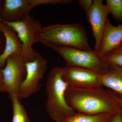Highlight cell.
<instances>
[{
  "instance_id": "obj_12",
  "label": "cell",
  "mask_w": 122,
  "mask_h": 122,
  "mask_svg": "<svg viewBox=\"0 0 122 122\" xmlns=\"http://www.w3.org/2000/svg\"><path fill=\"white\" fill-rule=\"evenodd\" d=\"M122 42V25L115 26L107 20L98 54L102 58L118 46Z\"/></svg>"
},
{
  "instance_id": "obj_11",
  "label": "cell",
  "mask_w": 122,
  "mask_h": 122,
  "mask_svg": "<svg viewBox=\"0 0 122 122\" xmlns=\"http://www.w3.org/2000/svg\"><path fill=\"white\" fill-rule=\"evenodd\" d=\"M0 32L4 35L5 47L3 53L0 56V68L6 65L7 59L12 55L21 56L22 52V44L16 32L11 26L0 20Z\"/></svg>"
},
{
  "instance_id": "obj_10",
  "label": "cell",
  "mask_w": 122,
  "mask_h": 122,
  "mask_svg": "<svg viewBox=\"0 0 122 122\" xmlns=\"http://www.w3.org/2000/svg\"><path fill=\"white\" fill-rule=\"evenodd\" d=\"M110 14L102 0H94L89 10L86 13V17L91 26L95 39L94 51L98 52L106 23Z\"/></svg>"
},
{
  "instance_id": "obj_21",
  "label": "cell",
  "mask_w": 122,
  "mask_h": 122,
  "mask_svg": "<svg viewBox=\"0 0 122 122\" xmlns=\"http://www.w3.org/2000/svg\"><path fill=\"white\" fill-rule=\"evenodd\" d=\"M111 122H122V114L120 112L115 114Z\"/></svg>"
},
{
  "instance_id": "obj_18",
  "label": "cell",
  "mask_w": 122,
  "mask_h": 122,
  "mask_svg": "<svg viewBox=\"0 0 122 122\" xmlns=\"http://www.w3.org/2000/svg\"><path fill=\"white\" fill-rule=\"evenodd\" d=\"M93 1L92 0H79L78 1V4L86 13L92 5Z\"/></svg>"
},
{
  "instance_id": "obj_1",
  "label": "cell",
  "mask_w": 122,
  "mask_h": 122,
  "mask_svg": "<svg viewBox=\"0 0 122 122\" xmlns=\"http://www.w3.org/2000/svg\"><path fill=\"white\" fill-rule=\"evenodd\" d=\"M69 106L79 114H86L120 112L112 91L103 86L76 87L68 86L65 93Z\"/></svg>"
},
{
  "instance_id": "obj_14",
  "label": "cell",
  "mask_w": 122,
  "mask_h": 122,
  "mask_svg": "<svg viewBox=\"0 0 122 122\" xmlns=\"http://www.w3.org/2000/svg\"><path fill=\"white\" fill-rule=\"evenodd\" d=\"M115 115L110 113L86 114L76 113L63 122H111Z\"/></svg>"
},
{
  "instance_id": "obj_24",
  "label": "cell",
  "mask_w": 122,
  "mask_h": 122,
  "mask_svg": "<svg viewBox=\"0 0 122 122\" xmlns=\"http://www.w3.org/2000/svg\"></svg>"
},
{
  "instance_id": "obj_23",
  "label": "cell",
  "mask_w": 122,
  "mask_h": 122,
  "mask_svg": "<svg viewBox=\"0 0 122 122\" xmlns=\"http://www.w3.org/2000/svg\"><path fill=\"white\" fill-rule=\"evenodd\" d=\"M5 0H0V11H1L4 6Z\"/></svg>"
},
{
  "instance_id": "obj_20",
  "label": "cell",
  "mask_w": 122,
  "mask_h": 122,
  "mask_svg": "<svg viewBox=\"0 0 122 122\" xmlns=\"http://www.w3.org/2000/svg\"><path fill=\"white\" fill-rule=\"evenodd\" d=\"M0 92H6L5 89L2 69L0 68Z\"/></svg>"
},
{
  "instance_id": "obj_5",
  "label": "cell",
  "mask_w": 122,
  "mask_h": 122,
  "mask_svg": "<svg viewBox=\"0 0 122 122\" xmlns=\"http://www.w3.org/2000/svg\"><path fill=\"white\" fill-rule=\"evenodd\" d=\"M2 21L12 27L17 33L22 44L21 56L25 62H30L35 60L38 53L33 46L38 42L37 35L42 28L41 21L30 15L17 22Z\"/></svg>"
},
{
  "instance_id": "obj_9",
  "label": "cell",
  "mask_w": 122,
  "mask_h": 122,
  "mask_svg": "<svg viewBox=\"0 0 122 122\" xmlns=\"http://www.w3.org/2000/svg\"><path fill=\"white\" fill-rule=\"evenodd\" d=\"M62 68V79L69 86L76 87L103 86V75L88 69L66 65Z\"/></svg>"
},
{
  "instance_id": "obj_7",
  "label": "cell",
  "mask_w": 122,
  "mask_h": 122,
  "mask_svg": "<svg viewBox=\"0 0 122 122\" xmlns=\"http://www.w3.org/2000/svg\"><path fill=\"white\" fill-rule=\"evenodd\" d=\"M26 62L21 56L10 55L7 58L6 65L2 69L5 91L9 97L18 95V91L26 78Z\"/></svg>"
},
{
  "instance_id": "obj_2",
  "label": "cell",
  "mask_w": 122,
  "mask_h": 122,
  "mask_svg": "<svg viewBox=\"0 0 122 122\" xmlns=\"http://www.w3.org/2000/svg\"><path fill=\"white\" fill-rule=\"evenodd\" d=\"M37 38L38 42L51 48L69 46L92 50L85 28L78 24H56L42 27Z\"/></svg>"
},
{
  "instance_id": "obj_19",
  "label": "cell",
  "mask_w": 122,
  "mask_h": 122,
  "mask_svg": "<svg viewBox=\"0 0 122 122\" xmlns=\"http://www.w3.org/2000/svg\"><path fill=\"white\" fill-rule=\"evenodd\" d=\"M5 39L4 35L0 32V56L3 53L5 47Z\"/></svg>"
},
{
  "instance_id": "obj_8",
  "label": "cell",
  "mask_w": 122,
  "mask_h": 122,
  "mask_svg": "<svg viewBox=\"0 0 122 122\" xmlns=\"http://www.w3.org/2000/svg\"><path fill=\"white\" fill-rule=\"evenodd\" d=\"M27 75L19 88L18 96L20 100L26 98L39 90L41 81L44 78L47 68V61L38 53L35 60L26 62Z\"/></svg>"
},
{
  "instance_id": "obj_22",
  "label": "cell",
  "mask_w": 122,
  "mask_h": 122,
  "mask_svg": "<svg viewBox=\"0 0 122 122\" xmlns=\"http://www.w3.org/2000/svg\"><path fill=\"white\" fill-rule=\"evenodd\" d=\"M112 92L116 100L118 103L119 109H120V112L122 114V98L119 97L117 96L113 91H112Z\"/></svg>"
},
{
  "instance_id": "obj_16",
  "label": "cell",
  "mask_w": 122,
  "mask_h": 122,
  "mask_svg": "<svg viewBox=\"0 0 122 122\" xmlns=\"http://www.w3.org/2000/svg\"><path fill=\"white\" fill-rule=\"evenodd\" d=\"M102 58L107 65H116L122 67V42L117 48Z\"/></svg>"
},
{
  "instance_id": "obj_4",
  "label": "cell",
  "mask_w": 122,
  "mask_h": 122,
  "mask_svg": "<svg viewBox=\"0 0 122 122\" xmlns=\"http://www.w3.org/2000/svg\"><path fill=\"white\" fill-rule=\"evenodd\" d=\"M52 48L63 58L66 65L88 69L102 75L108 70V65L95 51L81 50L69 46Z\"/></svg>"
},
{
  "instance_id": "obj_13",
  "label": "cell",
  "mask_w": 122,
  "mask_h": 122,
  "mask_svg": "<svg viewBox=\"0 0 122 122\" xmlns=\"http://www.w3.org/2000/svg\"><path fill=\"white\" fill-rule=\"evenodd\" d=\"M108 70L103 75V86L112 90L119 97L122 98V67L113 65H107Z\"/></svg>"
},
{
  "instance_id": "obj_3",
  "label": "cell",
  "mask_w": 122,
  "mask_h": 122,
  "mask_svg": "<svg viewBox=\"0 0 122 122\" xmlns=\"http://www.w3.org/2000/svg\"><path fill=\"white\" fill-rule=\"evenodd\" d=\"M62 68L55 67L51 71L46 84V111L50 117L57 122H63L76 113L69 106L65 97L69 86L62 77Z\"/></svg>"
},
{
  "instance_id": "obj_6",
  "label": "cell",
  "mask_w": 122,
  "mask_h": 122,
  "mask_svg": "<svg viewBox=\"0 0 122 122\" xmlns=\"http://www.w3.org/2000/svg\"><path fill=\"white\" fill-rule=\"evenodd\" d=\"M64 0H5L0 11V20L16 22L30 15V10L41 5H64Z\"/></svg>"
},
{
  "instance_id": "obj_15",
  "label": "cell",
  "mask_w": 122,
  "mask_h": 122,
  "mask_svg": "<svg viewBox=\"0 0 122 122\" xmlns=\"http://www.w3.org/2000/svg\"><path fill=\"white\" fill-rule=\"evenodd\" d=\"M13 108L12 122H30L24 106L21 103L17 95L10 97Z\"/></svg>"
},
{
  "instance_id": "obj_17",
  "label": "cell",
  "mask_w": 122,
  "mask_h": 122,
  "mask_svg": "<svg viewBox=\"0 0 122 122\" xmlns=\"http://www.w3.org/2000/svg\"><path fill=\"white\" fill-rule=\"evenodd\" d=\"M106 5L116 20L122 21V0H107Z\"/></svg>"
}]
</instances>
